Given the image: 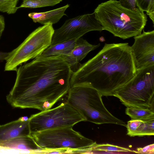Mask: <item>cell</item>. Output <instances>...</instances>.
Instances as JSON below:
<instances>
[{
	"label": "cell",
	"mask_w": 154,
	"mask_h": 154,
	"mask_svg": "<svg viewBox=\"0 0 154 154\" xmlns=\"http://www.w3.org/2000/svg\"><path fill=\"white\" fill-rule=\"evenodd\" d=\"M16 71L15 82L6 96L14 107L50 109L70 88L72 72L62 55L36 57Z\"/></svg>",
	"instance_id": "6da1fadb"
},
{
	"label": "cell",
	"mask_w": 154,
	"mask_h": 154,
	"mask_svg": "<svg viewBox=\"0 0 154 154\" xmlns=\"http://www.w3.org/2000/svg\"><path fill=\"white\" fill-rule=\"evenodd\" d=\"M136 72L131 46L128 43L105 44L96 55L81 64L72 72L70 87L86 85L97 90L102 96H113Z\"/></svg>",
	"instance_id": "7a4b0ae2"
},
{
	"label": "cell",
	"mask_w": 154,
	"mask_h": 154,
	"mask_svg": "<svg viewBox=\"0 0 154 154\" xmlns=\"http://www.w3.org/2000/svg\"><path fill=\"white\" fill-rule=\"evenodd\" d=\"M94 12L103 30L123 39L141 34L147 21L144 12L127 8L116 0L101 3Z\"/></svg>",
	"instance_id": "3957f363"
},
{
	"label": "cell",
	"mask_w": 154,
	"mask_h": 154,
	"mask_svg": "<svg viewBox=\"0 0 154 154\" xmlns=\"http://www.w3.org/2000/svg\"><path fill=\"white\" fill-rule=\"evenodd\" d=\"M38 151L51 152H70L87 153L92 151L96 141L88 139L67 126L30 133Z\"/></svg>",
	"instance_id": "277c9868"
},
{
	"label": "cell",
	"mask_w": 154,
	"mask_h": 154,
	"mask_svg": "<svg viewBox=\"0 0 154 154\" xmlns=\"http://www.w3.org/2000/svg\"><path fill=\"white\" fill-rule=\"evenodd\" d=\"M66 102L80 112L88 121L96 124H112L126 127L123 121L115 117L107 109L102 95L92 87L85 84L70 87Z\"/></svg>",
	"instance_id": "5b68a950"
},
{
	"label": "cell",
	"mask_w": 154,
	"mask_h": 154,
	"mask_svg": "<svg viewBox=\"0 0 154 154\" xmlns=\"http://www.w3.org/2000/svg\"><path fill=\"white\" fill-rule=\"evenodd\" d=\"M154 65L137 70L134 76L113 96L127 107L153 108Z\"/></svg>",
	"instance_id": "8992f818"
},
{
	"label": "cell",
	"mask_w": 154,
	"mask_h": 154,
	"mask_svg": "<svg viewBox=\"0 0 154 154\" xmlns=\"http://www.w3.org/2000/svg\"><path fill=\"white\" fill-rule=\"evenodd\" d=\"M54 31L51 23L35 29L20 45L9 52L5 71H16L18 66L40 55L51 45Z\"/></svg>",
	"instance_id": "52a82bcc"
},
{
	"label": "cell",
	"mask_w": 154,
	"mask_h": 154,
	"mask_svg": "<svg viewBox=\"0 0 154 154\" xmlns=\"http://www.w3.org/2000/svg\"><path fill=\"white\" fill-rule=\"evenodd\" d=\"M30 133L62 127H73L86 121L85 117L66 101L53 108L31 115L28 118Z\"/></svg>",
	"instance_id": "ba28073f"
},
{
	"label": "cell",
	"mask_w": 154,
	"mask_h": 154,
	"mask_svg": "<svg viewBox=\"0 0 154 154\" xmlns=\"http://www.w3.org/2000/svg\"><path fill=\"white\" fill-rule=\"evenodd\" d=\"M103 30L94 12L66 20L59 28L54 30L51 45L77 39L91 31Z\"/></svg>",
	"instance_id": "9c48e42d"
},
{
	"label": "cell",
	"mask_w": 154,
	"mask_h": 154,
	"mask_svg": "<svg viewBox=\"0 0 154 154\" xmlns=\"http://www.w3.org/2000/svg\"><path fill=\"white\" fill-rule=\"evenodd\" d=\"M134 38L131 49L136 71L154 65V30H143Z\"/></svg>",
	"instance_id": "30bf717a"
},
{
	"label": "cell",
	"mask_w": 154,
	"mask_h": 154,
	"mask_svg": "<svg viewBox=\"0 0 154 154\" xmlns=\"http://www.w3.org/2000/svg\"><path fill=\"white\" fill-rule=\"evenodd\" d=\"M30 136L29 120L27 117H22L0 125V143L16 137Z\"/></svg>",
	"instance_id": "8fae6325"
},
{
	"label": "cell",
	"mask_w": 154,
	"mask_h": 154,
	"mask_svg": "<svg viewBox=\"0 0 154 154\" xmlns=\"http://www.w3.org/2000/svg\"><path fill=\"white\" fill-rule=\"evenodd\" d=\"M100 45V44H91L81 37L77 40L70 53L67 56H62L69 65L73 72L78 69L81 64L80 62L88 54L98 48Z\"/></svg>",
	"instance_id": "7c38bea8"
},
{
	"label": "cell",
	"mask_w": 154,
	"mask_h": 154,
	"mask_svg": "<svg viewBox=\"0 0 154 154\" xmlns=\"http://www.w3.org/2000/svg\"><path fill=\"white\" fill-rule=\"evenodd\" d=\"M127 134L131 137H143L154 135V119L143 121L131 119L126 124Z\"/></svg>",
	"instance_id": "4fadbf2b"
},
{
	"label": "cell",
	"mask_w": 154,
	"mask_h": 154,
	"mask_svg": "<svg viewBox=\"0 0 154 154\" xmlns=\"http://www.w3.org/2000/svg\"><path fill=\"white\" fill-rule=\"evenodd\" d=\"M69 5L67 4L63 7L42 12H32L29 14L28 17L35 23H38L43 25L48 23L52 24L58 22L65 15V12Z\"/></svg>",
	"instance_id": "5bb4252c"
},
{
	"label": "cell",
	"mask_w": 154,
	"mask_h": 154,
	"mask_svg": "<svg viewBox=\"0 0 154 154\" xmlns=\"http://www.w3.org/2000/svg\"><path fill=\"white\" fill-rule=\"evenodd\" d=\"M78 39L68 40L51 45L36 57H44L58 55L67 56L73 48Z\"/></svg>",
	"instance_id": "9a60e30c"
},
{
	"label": "cell",
	"mask_w": 154,
	"mask_h": 154,
	"mask_svg": "<svg viewBox=\"0 0 154 154\" xmlns=\"http://www.w3.org/2000/svg\"><path fill=\"white\" fill-rule=\"evenodd\" d=\"M0 146L7 148L29 152L38 151V149L30 136L13 138L0 143Z\"/></svg>",
	"instance_id": "2e32d148"
},
{
	"label": "cell",
	"mask_w": 154,
	"mask_h": 154,
	"mask_svg": "<svg viewBox=\"0 0 154 154\" xmlns=\"http://www.w3.org/2000/svg\"><path fill=\"white\" fill-rule=\"evenodd\" d=\"M125 113L131 119L147 121L154 119V108L127 107Z\"/></svg>",
	"instance_id": "e0dca14e"
},
{
	"label": "cell",
	"mask_w": 154,
	"mask_h": 154,
	"mask_svg": "<svg viewBox=\"0 0 154 154\" xmlns=\"http://www.w3.org/2000/svg\"><path fill=\"white\" fill-rule=\"evenodd\" d=\"M62 0H23L20 8H35L53 6L60 3Z\"/></svg>",
	"instance_id": "ac0fdd59"
},
{
	"label": "cell",
	"mask_w": 154,
	"mask_h": 154,
	"mask_svg": "<svg viewBox=\"0 0 154 154\" xmlns=\"http://www.w3.org/2000/svg\"><path fill=\"white\" fill-rule=\"evenodd\" d=\"M136 6L140 10L146 12L154 24V0H136Z\"/></svg>",
	"instance_id": "d6986e66"
},
{
	"label": "cell",
	"mask_w": 154,
	"mask_h": 154,
	"mask_svg": "<svg viewBox=\"0 0 154 154\" xmlns=\"http://www.w3.org/2000/svg\"><path fill=\"white\" fill-rule=\"evenodd\" d=\"M92 151L136 153V151L130 150L128 148L108 143L100 144L97 143L93 147Z\"/></svg>",
	"instance_id": "ffe728a7"
},
{
	"label": "cell",
	"mask_w": 154,
	"mask_h": 154,
	"mask_svg": "<svg viewBox=\"0 0 154 154\" xmlns=\"http://www.w3.org/2000/svg\"><path fill=\"white\" fill-rule=\"evenodd\" d=\"M19 0H0V11L11 14L15 13L18 9Z\"/></svg>",
	"instance_id": "44dd1931"
},
{
	"label": "cell",
	"mask_w": 154,
	"mask_h": 154,
	"mask_svg": "<svg viewBox=\"0 0 154 154\" xmlns=\"http://www.w3.org/2000/svg\"><path fill=\"white\" fill-rule=\"evenodd\" d=\"M119 1L124 7L134 11L137 10L136 0H120Z\"/></svg>",
	"instance_id": "7402d4cb"
},
{
	"label": "cell",
	"mask_w": 154,
	"mask_h": 154,
	"mask_svg": "<svg viewBox=\"0 0 154 154\" xmlns=\"http://www.w3.org/2000/svg\"><path fill=\"white\" fill-rule=\"evenodd\" d=\"M136 153L153 154L154 153V144H151L143 148H138Z\"/></svg>",
	"instance_id": "603a6c76"
},
{
	"label": "cell",
	"mask_w": 154,
	"mask_h": 154,
	"mask_svg": "<svg viewBox=\"0 0 154 154\" xmlns=\"http://www.w3.org/2000/svg\"><path fill=\"white\" fill-rule=\"evenodd\" d=\"M5 22L4 17L0 15V38L5 29Z\"/></svg>",
	"instance_id": "cb8c5ba5"
},
{
	"label": "cell",
	"mask_w": 154,
	"mask_h": 154,
	"mask_svg": "<svg viewBox=\"0 0 154 154\" xmlns=\"http://www.w3.org/2000/svg\"><path fill=\"white\" fill-rule=\"evenodd\" d=\"M9 52H0V61L6 60Z\"/></svg>",
	"instance_id": "d4e9b609"
},
{
	"label": "cell",
	"mask_w": 154,
	"mask_h": 154,
	"mask_svg": "<svg viewBox=\"0 0 154 154\" xmlns=\"http://www.w3.org/2000/svg\"><path fill=\"white\" fill-rule=\"evenodd\" d=\"M13 152V150L12 149L5 148L0 146V153H3V152Z\"/></svg>",
	"instance_id": "484cf974"
}]
</instances>
